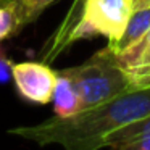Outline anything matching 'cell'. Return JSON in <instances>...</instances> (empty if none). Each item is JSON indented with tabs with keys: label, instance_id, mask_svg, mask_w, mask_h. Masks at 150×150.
<instances>
[{
	"label": "cell",
	"instance_id": "obj_6",
	"mask_svg": "<svg viewBox=\"0 0 150 150\" xmlns=\"http://www.w3.org/2000/svg\"><path fill=\"white\" fill-rule=\"evenodd\" d=\"M150 29V4L136 5L132 7V11L129 15V20L126 23L123 34L120 39L113 44H108L115 53H121L137 44Z\"/></svg>",
	"mask_w": 150,
	"mask_h": 150
},
{
	"label": "cell",
	"instance_id": "obj_13",
	"mask_svg": "<svg viewBox=\"0 0 150 150\" xmlns=\"http://www.w3.org/2000/svg\"><path fill=\"white\" fill-rule=\"evenodd\" d=\"M111 150H150V136L137 139V140H131V142H126V144H121V145L113 147Z\"/></svg>",
	"mask_w": 150,
	"mask_h": 150
},
{
	"label": "cell",
	"instance_id": "obj_16",
	"mask_svg": "<svg viewBox=\"0 0 150 150\" xmlns=\"http://www.w3.org/2000/svg\"><path fill=\"white\" fill-rule=\"evenodd\" d=\"M139 84H140V82H139Z\"/></svg>",
	"mask_w": 150,
	"mask_h": 150
},
{
	"label": "cell",
	"instance_id": "obj_7",
	"mask_svg": "<svg viewBox=\"0 0 150 150\" xmlns=\"http://www.w3.org/2000/svg\"><path fill=\"white\" fill-rule=\"evenodd\" d=\"M116 55L123 68L139 82L150 71V29L137 44Z\"/></svg>",
	"mask_w": 150,
	"mask_h": 150
},
{
	"label": "cell",
	"instance_id": "obj_5",
	"mask_svg": "<svg viewBox=\"0 0 150 150\" xmlns=\"http://www.w3.org/2000/svg\"><path fill=\"white\" fill-rule=\"evenodd\" d=\"M86 0H73L69 10L66 11L63 21L58 24L57 31L52 34L49 40L45 42V45L42 47V50L39 52L40 62L44 63H52L53 60H57L63 52H65V42L66 37H68L69 31L73 29V26L76 24V21L79 20V15H81L82 5H84Z\"/></svg>",
	"mask_w": 150,
	"mask_h": 150
},
{
	"label": "cell",
	"instance_id": "obj_9",
	"mask_svg": "<svg viewBox=\"0 0 150 150\" xmlns=\"http://www.w3.org/2000/svg\"><path fill=\"white\" fill-rule=\"evenodd\" d=\"M147 136H150V115H145V116L139 118V120L132 121V123L111 132L107 137V140H105V147L113 149L116 145L142 139V137H147Z\"/></svg>",
	"mask_w": 150,
	"mask_h": 150
},
{
	"label": "cell",
	"instance_id": "obj_15",
	"mask_svg": "<svg viewBox=\"0 0 150 150\" xmlns=\"http://www.w3.org/2000/svg\"><path fill=\"white\" fill-rule=\"evenodd\" d=\"M139 82H140V84H145V82H150V71H149V73H147V74H145V76H144V78H142V79H140V81H139Z\"/></svg>",
	"mask_w": 150,
	"mask_h": 150
},
{
	"label": "cell",
	"instance_id": "obj_2",
	"mask_svg": "<svg viewBox=\"0 0 150 150\" xmlns=\"http://www.w3.org/2000/svg\"><path fill=\"white\" fill-rule=\"evenodd\" d=\"M60 73L73 82L81 100V110L105 103L139 86L136 78L123 68L118 55L108 45L95 52L84 63L60 69Z\"/></svg>",
	"mask_w": 150,
	"mask_h": 150
},
{
	"label": "cell",
	"instance_id": "obj_4",
	"mask_svg": "<svg viewBox=\"0 0 150 150\" xmlns=\"http://www.w3.org/2000/svg\"><path fill=\"white\" fill-rule=\"evenodd\" d=\"M11 81L23 100L36 105H47L53 97L57 71L44 62L13 63Z\"/></svg>",
	"mask_w": 150,
	"mask_h": 150
},
{
	"label": "cell",
	"instance_id": "obj_1",
	"mask_svg": "<svg viewBox=\"0 0 150 150\" xmlns=\"http://www.w3.org/2000/svg\"><path fill=\"white\" fill-rule=\"evenodd\" d=\"M150 115V82L139 84L97 107L81 110L73 116H55L34 126H18L8 131L11 136L57 145L63 150H100L116 129Z\"/></svg>",
	"mask_w": 150,
	"mask_h": 150
},
{
	"label": "cell",
	"instance_id": "obj_11",
	"mask_svg": "<svg viewBox=\"0 0 150 150\" xmlns=\"http://www.w3.org/2000/svg\"><path fill=\"white\" fill-rule=\"evenodd\" d=\"M18 7H20V15H21V23L23 26L36 21L40 15L44 13L45 8H49L57 0H16Z\"/></svg>",
	"mask_w": 150,
	"mask_h": 150
},
{
	"label": "cell",
	"instance_id": "obj_8",
	"mask_svg": "<svg viewBox=\"0 0 150 150\" xmlns=\"http://www.w3.org/2000/svg\"><path fill=\"white\" fill-rule=\"evenodd\" d=\"M52 100H53L55 116L66 118L81 111V100H79V95L76 92L74 86L60 71H57V84Z\"/></svg>",
	"mask_w": 150,
	"mask_h": 150
},
{
	"label": "cell",
	"instance_id": "obj_14",
	"mask_svg": "<svg viewBox=\"0 0 150 150\" xmlns=\"http://www.w3.org/2000/svg\"><path fill=\"white\" fill-rule=\"evenodd\" d=\"M131 4H132V7H136V5H144V4H150V0H131Z\"/></svg>",
	"mask_w": 150,
	"mask_h": 150
},
{
	"label": "cell",
	"instance_id": "obj_3",
	"mask_svg": "<svg viewBox=\"0 0 150 150\" xmlns=\"http://www.w3.org/2000/svg\"><path fill=\"white\" fill-rule=\"evenodd\" d=\"M131 11V0H86L79 20L66 37L65 49L95 36H105L108 44L116 42L126 28Z\"/></svg>",
	"mask_w": 150,
	"mask_h": 150
},
{
	"label": "cell",
	"instance_id": "obj_12",
	"mask_svg": "<svg viewBox=\"0 0 150 150\" xmlns=\"http://www.w3.org/2000/svg\"><path fill=\"white\" fill-rule=\"evenodd\" d=\"M11 68L13 62L5 52V49L0 45V84H7L11 81Z\"/></svg>",
	"mask_w": 150,
	"mask_h": 150
},
{
	"label": "cell",
	"instance_id": "obj_10",
	"mask_svg": "<svg viewBox=\"0 0 150 150\" xmlns=\"http://www.w3.org/2000/svg\"><path fill=\"white\" fill-rule=\"evenodd\" d=\"M16 0H0V42L16 36L23 29Z\"/></svg>",
	"mask_w": 150,
	"mask_h": 150
}]
</instances>
